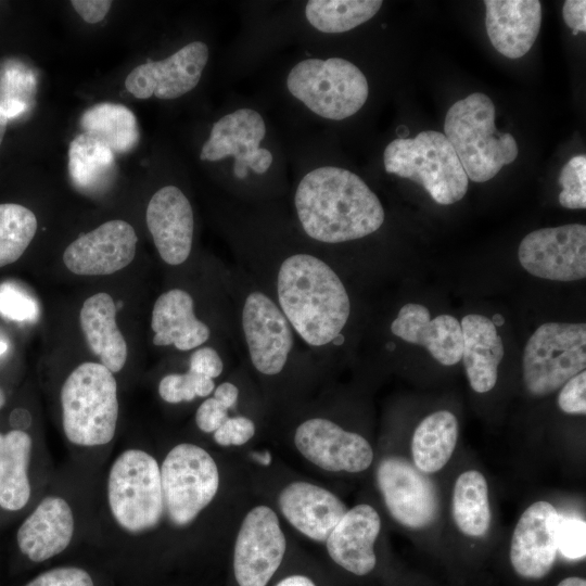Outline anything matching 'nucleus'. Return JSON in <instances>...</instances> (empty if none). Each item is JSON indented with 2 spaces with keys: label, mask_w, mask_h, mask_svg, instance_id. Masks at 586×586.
Returning <instances> with one entry per match:
<instances>
[{
  "label": "nucleus",
  "mask_w": 586,
  "mask_h": 586,
  "mask_svg": "<svg viewBox=\"0 0 586 586\" xmlns=\"http://www.w3.org/2000/svg\"><path fill=\"white\" fill-rule=\"evenodd\" d=\"M61 429L71 462L99 474L114 451L119 418L117 381L99 362H82L60 390Z\"/></svg>",
  "instance_id": "obj_3"
},
{
  "label": "nucleus",
  "mask_w": 586,
  "mask_h": 586,
  "mask_svg": "<svg viewBox=\"0 0 586 586\" xmlns=\"http://www.w3.org/2000/svg\"><path fill=\"white\" fill-rule=\"evenodd\" d=\"M116 311L112 296L99 292L84 302L79 314L90 349L112 373L124 368L128 356L126 340L116 323Z\"/></svg>",
  "instance_id": "obj_27"
},
{
  "label": "nucleus",
  "mask_w": 586,
  "mask_h": 586,
  "mask_svg": "<svg viewBox=\"0 0 586 586\" xmlns=\"http://www.w3.org/2000/svg\"><path fill=\"white\" fill-rule=\"evenodd\" d=\"M558 520V511L547 501H536L521 514L510 545V561L518 575L538 579L552 569Z\"/></svg>",
  "instance_id": "obj_18"
},
{
  "label": "nucleus",
  "mask_w": 586,
  "mask_h": 586,
  "mask_svg": "<svg viewBox=\"0 0 586 586\" xmlns=\"http://www.w3.org/2000/svg\"><path fill=\"white\" fill-rule=\"evenodd\" d=\"M294 445L304 458L330 472L358 473L373 460L372 447L364 436L323 417L302 421L294 432Z\"/></svg>",
  "instance_id": "obj_15"
},
{
  "label": "nucleus",
  "mask_w": 586,
  "mask_h": 586,
  "mask_svg": "<svg viewBox=\"0 0 586 586\" xmlns=\"http://www.w3.org/2000/svg\"><path fill=\"white\" fill-rule=\"evenodd\" d=\"M485 26L493 47L504 56L518 59L534 44L542 23L537 0H486Z\"/></svg>",
  "instance_id": "obj_23"
},
{
  "label": "nucleus",
  "mask_w": 586,
  "mask_h": 586,
  "mask_svg": "<svg viewBox=\"0 0 586 586\" xmlns=\"http://www.w3.org/2000/svg\"><path fill=\"white\" fill-rule=\"evenodd\" d=\"M137 241L130 224L110 220L74 240L65 249L63 262L75 275H112L132 262Z\"/></svg>",
  "instance_id": "obj_17"
},
{
  "label": "nucleus",
  "mask_w": 586,
  "mask_h": 586,
  "mask_svg": "<svg viewBox=\"0 0 586 586\" xmlns=\"http://www.w3.org/2000/svg\"><path fill=\"white\" fill-rule=\"evenodd\" d=\"M254 421L243 415L229 418L213 433V440L219 446H241L255 435Z\"/></svg>",
  "instance_id": "obj_39"
},
{
  "label": "nucleus",
  "mask_w": 586,
  "mask_h": 586,
  "mask_svg": "<svg viewBox=\"0 0 586 586\" xmlns=\"http://www.w3.org/2000/svg\"><path fill=\"white\" fill-rule=\"evenodd\" d=\"M521 266L532 276L552 281L586 277V227L568 224L526 234L518 250Z\"/></svg>",
  "instance_id": "obj_12"
},
{
  "label": "nucleus",
  "mask_w": 586,
  "mask_h": 586,
  "mask_svg": "<svg viewBox=\"0 0 586 586\" xmlns=\"http://www.w3.org/2000/svg\"><path fill=\"white\" fill-rule=\"evenodd\" d=\"M266 132V123L259 112L251 107L238 109L214 123L200 158L218 162L232 157V173L238 179H245L249 170L263 175L273 163L272 153L260 146Z\"/></svg>",
  "instance_id": "obj_11"
},
{
  "label": "nucleus",
  "mask_w": 586,
  "mask_h": 586,
  "mask_svg": "<svg viewBox=\"0 0 586 586\" xmlns=\"http://www.w3.org/2000/svg\"><path fill=\"white\" fill-rule=\"evenodd\" d=\"M558 406L560 409L570 415L586 413V372L582 371L578 374L566 381L559 395Z\"/></svg>",
  "instance_id": "obj_40"
},
{
  "label": "nucleus",
  "mask_w": 586,
  "mask_h": 586,
  "mask_svg": "<svg viewBox=\"0 0 586 586\" xmlns=\"http://www.w3.org/2000/svg\"><path fill=\"white\" fill-rule=\"evenodd\" d=\"M37 218L27 207L0 204V267L16 262L26 251L37 231Z\"/></svg>",
  "instance_id": "obj_33"
},
{
  "label": "nucleus",
  "mask_w": 586,
  "mask_h": 586,
  "mask_svg": "<svg viewBox=\"0 0 586 586\" xmlns=\"http://www.w3.org/2000/svg\"><path fill=\"white\" fill-rule=\"evenodd\" d=\"M562 15L565 24L574 31H586V1L566 0Z\"/></svg>",
  "instance_id": "obj_44"
},
{
  "label": "nucleus",
  "mask_w": 586,
  "mask_h": 586,
  "mask_svg": "<svg viewBox=\"0 0 586 586\" xmlns=\"http://www.w3.org/2000/svg\"><path fill=\"white\" fill-rule=\"evenodd\" d=\"M458 435V420L450 411L440 410L425 417L411 441L415 467L424 473L440 471L449 461Z\"/></svg>",
  "instance_id": "obj_28"
},
{
  "label": "nucleus",
  "mask_w": 586,
  "mask_h": 586,
  "mask_svg": "<svg viewBox=\"0 0 586 586\" xmlns=\"http://www.w3.org/2000/svg\"><path fill=\"white\" fill-rule=\"evenodd\" d=\"M215 381L190 369L183 373H168L160 382L157 392L167 404L189 403L195 398H206L215 390Z\"/></svg>",
  "instance_id": "obj_34"
},
{
  "label": "nucleus",
  "mask_w": 586,
  "mask_h": 586,
  "mask_svg": "<svg viewBox=\"0 0 586 586\" xmlns=\"http://www.w3.org/2000/svg\"><path fill=\"white\" fill-rule=\"evenodd\" d=\"M207 61V44L192 41L164 60L135 67L126 77L125 87L138 99H177L198 86Z\"/></svg>",
  "instance_id": "obj_16"
},
{
  "label": "nucleus",
  "mask_w": 586,
  "mask_h": 586,
  "mask_svg": "<svg viewBox=\"0 0 586 586\" xmlns=\"http://www.w3.org/2000/svg\"><path fill=\"white\" fill-rule=\"evenodd\" d=\"M25 586H95L91 574L84 568L62 565L47 570Z\"/></svg>",
  "instance_id": "obj_37"
},
{
  "label": "nucleus",
  "mask_w": 586,
  "mask_h": 586,
  "mask_svg": "<svg viewBox=\"0 0 586 586\" xmlns=\"http://www.w3.org/2000/svg\"><path fill=\"white\" fill-rule=\"evenodd\" d=\"M557 586H586V581L581 577H568L562 579Z\"/></svg>",
  "instance_id": "obj_48"
},
{
  "label": "nucleus",
  "mask_w": 586,
  "mask_h": 586,
  "mask_svg": "<svg viewBox=\"0 0 586 586\" xmlns=\"http://www.w3.org/2000/svg\"><path fill=\"white\" fill-rule=\"evenodd\" d=\"M269 286L296 336L317 351L344 341L352 311L345 283L320 254L292 250L271 263Z\"/></svg>",
  "instance_id": "obj_1"
},
{
  "label": "nucleus",
  "mask_w": 586,
  "mask_h": 586,
  "mask_svg": "<svg viewBox=\"0 0 586 586\" xmlns=\"http://www.w3.org/2000/svg\"><path fill=\"white\" fill-rule=\"evenodd\" d=\"M12 430L27 431L31 424L30 412L22 407L12 410L9 417Z\"/></svg>",
  "instance_id": "obj_46"
},
{
  "label": "nucleus",
  "mask_w": 586,
  "mask_h": 586,
  "mask_svg": "<svg viewBox=\"0 0 586 586\" xmlns=\"http://www.w3.org/2000/svg\"><path fill=\"white\" fill-rule=\"evenodd\" d=\"M293 205L303 233L320 245L366 238L385 219L382 203L368 184L336 166L306 173L295 188Z\"/></svg>",
  "instance_id": "obj_2"
},
{
  "label": "nucleus",
  "mask_w": 586,
  "mask_h": 586,
  "mask_svg": "<svg viewBox=\"0 0 586 586\" xmlns=\"http://www.w3.org/2000/svg\"><path fill=\"white\" fill-rule=\"evenodd\" d=\"M276 586H316L307 576L301 574L290 575L281 579Z\"/></svg>",
  "instance_id": "obj_47"
},
{
  "label": "nucleus",
  "mask_w": 586,
  "mask_h": 586,
  "mask_svg": "<svg viewBox=\"0 0 586 586\" xmlns=\"http://www.w3.org/2000/svg\"><path fill=\"white\" fill-rule=\"evenodd\" d=\"M98 476L73 462L53 472L16 531L23 556L41 563L90 537Z\"/></svg>",
  "instance_id": "obj_4"
},
{
  "label": "nucleus",
  "mask_w": 586,
  "mask_h": 586,
  "mask_svg": "<svg viewBox=\"0 0 586 586\" xmlns=\"http://www.w3.org/2000/svg\"><path fill=\"white\" fill-rule=\"evenodd\" d=\"M163 528H190L212 505L220 486L218 466L199 444L179 442L158 458Z\"/></svg>",
  "instance_id": "obj_6"
},
{
  "label": "nucleus",
  "mask_w": 586,
  "mask_h": 586,
  "mask_svg": "<svg viewBox=\"0 0 586 586\" xmlns=\"http://www.w3.org/2000/svg\"><path fill=\"white\" fill-rule=\"evenodd\" d=\"M558 182L562 188L559 203L570 209L586 207V156L572 157L561 169Z\"/></svg>",
  "instance_id": "obj_35"
},
{
  "label": "nucleus",
  "mask_w": 586,
  "mask_h": 586,
  "mask_svg": "<svg viewBox=\"0 0 586 586\" xmlns=\"http://www.w3.org/2000/svg\"><path fill=\"white\" fill-rule=\"evenodd\" d=\"M451 513L461 533L470 537L486 534L491 524L487 482L476 470L461 473L454 486Z\"/></svg>",
  "instance_id": "obj_30"
},
{
  "label": "nucleus",
  "mask_w": 586,
  "mask_h": 586,
  "mask_svg": "<svg viewBox=\"0 0 586 586\" xmlns=\"http://www.w3.org/2000/svg\"><path fill=\"white\" fill-rule=\"evenodd\" d=\"M68 170L76 187L99 191L115 177L114 152L99 138L84 132L71 143Z\"/></svg>",
  "instance_id": "obj_29"
},
{
  "label": "nucleus",
  "mask_w": 586,
  "mask_h": 586,
  "mask_svg": "<svg viewBox=\"0 0 586 586\" xmlns=\"http://www.w3.org/2000/svg\"><path fill=\"white\" fill-rule=\"evenodd\" d=\"M36 448L27 431L0 433V508L16 512L33 499L31 466Z\"/></svg>",
  "instance_id": "obj_26"
},
{
  "label": "nucleus",
  "mask_w": 586,
  "mask_h": 586,
  "mask_svg": "<svg viewBox=\"0 0 586 586\" xmlns=\"http://www.w3.org/2000/svg\"><path fill=\"white\" fill-rule=\"evenodd\" d=\"M151 328L155 345H173L181 352L193 351L211 337L209 327L195 315L192 295L179 288L157 297L152 309Z\"/></svg>",
  "instance_id": "obj_24"
},
{
  "label": "nucleus",
  "mask_w": 586,
  "mask_h": 586,
  "mask_svg": "<svg viewBox=\"0 0 586 586\" xmlns=\"http://www.w3.org/2000/svg\"><path fill=\"white\" fill-rule=\"evenodd\" d=\"M8 346L4 342L0 341V355L7 351Z\"/></svg>",
  "instance_id": "obj_52"
},
{
  "label": "nucleus",
  "mask_w": 586,
  "mask_h": 586,
  "mask_svg": "<svg viewBox=\"0 0 586 586\" xmlns=\"http://www.w3.org/2000/svg\"><path fill=\"white\" fill-rule=\"evenodd\" d=\"M558 550L563 557L576 560L586 555V523L584 520L559 514L557 527Z\"/></svg>",
  "instance_id": "obj_36"
},
{
  "label": "nucleus",
  "mask_w": 586,
  "mask_h": 586,
  "mask_svg": "<svg viewBox=\"0 0 586 586\" xmlns=\"http://www.w3.org/2000/svg\"><path fill=\"white\" fill-rule=\"evenodd\" d=\"M381 531V519L368 504L348 509L326 540L330 558L355 575L370 573L377 563L374 543Z\"/></svg>",
  "instance_id": "obj_21"
},
{
  "label": "nucleus",
  "mask_w": 586,
  "mask_h": 586,
  "mask_svg": "<svg viewBox=\"0 0 586 586\" xmlns=\"http://www.w3.org/2000/svg\"><path fill=\"white\" fill-rule=\"evenodd\" d=\"M8 125V116L5 114L4 109L0 105V145L2 143V140L4 138V133L7 130Z\"/></svg>",
  "instance_id": "obj_49"
},
{
  "label": "nucleus",
  "mask_w": 586,
  "mask_h": 586,
  "mask_svg": "<svg viewBox=\"0 0 586 586\" xmlns=\"http://www.w3.org/2000/svg\"><path fill=\"white\" fill-rule=\"evenodd\" d=\"M494 318H495V319H494L493 322H494L495 326H500V324L504 323V320H502V318H501L500 315H495Z\"/></svg>",
  "instance_id": "obj_50"
},
{
  "label": "nucleus",
  "mask_w": 586,
  "mask_h": 586,
  "mask_svg": "<svg viewBox=\"0 0 586 586\" xmlns=\"http://www.w3.org/2000/svg\"><path fill=\"white\" fill-rule=\"evenodd\" d=\"M285 84L289 92L310 112L332 120L356 114L369 94L365 74L337 56L300 61L290 69Z\"/></svg>",
  "instance_id": "obj_9"
},
{
  "label": "nucleus",
  "mask_w": 586,
  "mask_h": 586,
  "mask_svg": "<svg viewBox=\"0 0 586 586\" xmlns=\"http://www.w3.org/2000/svg\"><path fill=\"white\" fill-rule=\"evenodd\" d=\"M212 396L230 410L239 400L240 390L232 381H224L215 386Z\"/></svg>",
  "instance_id": "obj_45"
},
{
  "label": "nucleus",
  "mask_w": 586,
  "mask_h": 586,
  "mask_svg": "<svg viewBox=\"0 0 586 586\" xmlns=\"http://www.w3.org/2000/svg\"><path fill=\"white\" fill-rule=\"evenodd\" d=\"M382 3L380 0H310L305 5V17L318 31L339 34L372 18Z\"/></svg>",
  "instance_id": "obj_32"
},
{
  "label": "nucleus",
  "mask_w": 586,
  "mask_h": 586,
  "mask_svg": "<svg viewBox=\"0 0 586 586\" xmlns=\"http://www.w3.org/2000/svg\"><path fill=\"white\" fill-rule=\"evenodd\" d=\"M286 540L277 513L266 505L244 517L233 549V571L239 586H266L280 566Z\"/></svg>",
  "instance_id": "obj_13"
},
{
  "label": "nucleus",
  "mask_w": 586,
  "mask_h": 586,
  "mask_svg": "<svg viewBox=\"0 0 586 586\" xmlns=\"http://www.w3.org/2000/svg\"><path fill=\"white\" fill-rule=\"evenodd\" d=\"M71 3L79 16L91 24L101 22L112 5L107 0H74Z\"/></svg>",
  "instance_id": "obj_43"
},
{
  "label": "nucleus",
  "mask_w": 586,
  "mask_h": 586,
  "mask_svg": "<svg viewBox=\"0 0 586 586\" xmlns=\"http://www.w3.org/2000/svg\"><path fill=\"white\" fill-rule=\"evenodd\" d=\"M237 315L252 368L273 379L300 355L296 334L271 295L258 283L237 288Z\"/></svg>",
  "instance_id": "obj_8"
},
{
  "label": "nucleus",
  "mask_w": 586,
  "mask_h": 586,
  "mask_svg": "<svg viewBox=\"0 0 586 586\" xmlns=\"http://www.w3.org/2000/svg\"><path fill=\"white\" fill-rule=\"evenodd\" d=\"M586 367V324L547 322L530 336L522 357L523 382L530 394L545 396Z\"/></svg>",
  "instance_id": "obj_10"
},
{
  "label": "nucleus",
  "mask_w": 586,
  "mask_h": 586,
  "mask_svg": "<svg viewBox=\"0 0 586 586\" xmlns=\"http://www.w3.org/2000/svg\"><path fill=\"white\" fill-rule=\"evenodd\" d=\"M145 220L162 260L169 266L183 264L194 234L193 209L186 194L176 186L158 189L148 204Z\"/></svg>",
  "instance_id": "obj_19"
},
{
  "label": "nucleus",
  "mask_w": 586,
  "mask_h": 586,
  "mask_svg": "<svg viewBox=\"0 0 586 586\" xmlns=\"http://www.w3.org/2000/svg\"><path fill=\"white\" fill-rule=\"evenodd\" d=\"M495 116L491 98L473 92L454 103L445 117L444 135L474 182L492 179L519 153L513 136L496 129Z\"/></svg>",
  "instance_id": "obj_5"
},
{
  "label": "nucleus",
  "mask_w": 586,
  "mask_h": 586,
  "mask_svg": "<svg viewBox=\"0 0 586 586\" xmlns=\"http://www.w3.org/2000/svg\"><path fill=\"white\" fill-rule=\"evenodd\" d=\"M189 369L215 380L224 372V360L214 347L200 346L190 355Z\"/></svg>",
  "instance_id": "obj_42"
},
{
  "label": "nucleus",
  "mask_w": 586,
  "mask_h": 586,
  "mask_svg": "<svg viewBox=\"0 0 586 586\" xmlns=\"http://www.w3.org/2000/svg\"><path fill=\"white\" fill-rule=\"evenodd\" d=\"M391 332L405 342L425 347L444 366L456 365L461 359V326L454 316L438 315L431 319L426 307L407 303L391 322Z\"/></svg>",
  "instance_id": "obj_22"
},
{
  "label": "nucleus",
  "mask_w": 586,
  "mask_h": 586,
  "mask_svg": "<svg viewBox=\"0 0 586 586\" xmlns=\"http://www.w3.org/2000/svg\"><path fill=\"white\" fill-rule=\"evenodd\" d=\"M461 359L471 387L477 393L491 391L498 377L505 349L496 326L489 318L470 314L461 320Z\"/></svg>",
  "instance_id": "obj_25"
},
{
  "label": "nucleus",
  "mask_w": 586,
  "mask_h": 586,
  "mask_svg": "<svg viewBox=\"0 0 586 586\" xmlns=\"http://www.w3.org/2000/svg\"><path fill=\"white\" fill-rule=\"evenodd\" d=\"M388 174L421 184L438 204L449 205L467 193L469 179L444 133L426 130L415 138H397L383 153Z\"/></svg>",
  "instance_id": "obj_7"
},
{
  "label": "nucleus",
  "mask_w": 586,
  "mask_h": 586,
  "mask_svg": "<svg viewBox=\"0 0 586 586\" xmlns=\"http://www.w3.org/2000/svg\"><path fill=\"white\" fill-rule=\"evenodd\" d=\"M228 418L229 410L213 396L200 404L194 416L198 429L207 434H213Z\"/></svg>",
  "instance_id": "obj_41"
},
{
  "label": "nucleus",
  "mask_w": 586,
  "mask_h": 586,
  "mask_svg": "<svg viewBox=\"0 0 586 586\" xmlns=\"http://www.w3.org/2000/svg\"><path fill=\"white\" fill-rule=\"evenodd\" d=\"M278 506L296 531L318 543H326L348 510L335 494L305 481H295L283 487L278 496Z\"/></svg>",
  "instance_id": "obj_20"
},
{
  "label": "nucleus",
  "mask_w": 586,
  "mask_h": 586,
  "mask_svg": "<svg viewBox=\"0 0 586 586\" xmlns=\"http://www.w3.org/2000/svg\"><path fill=\"white\" fill-rule=\"evenodd\" d=\"M0 314L9 319L22 321L37 316V305L13 284L0 285Z\"/></svg>",
  "instance_id": "obj_38"
},
{
  "label": "nucleus",
  "mask_w": 586,
  "mask_h": 586,
  "mask_svg": "<svg viewBox=\"0 0 586 586\" xmlns=\"http://www.w3.org/2000/svg\"><path fill=\"white\" fill-rule=\"evenodd\" d=\"M80 123L85 132L99 138L116 153L131 151L139 140L136 116L122 104H95L82 114Z\"/></svg>",
  "instance_id": "obj_31"
},
{
  "label": "nucleus",
  "mask_w": 586,
  "mask_h": 586,
  "mask_svg": "<svg viewBox=\"0 0 586 586\" xmlns=\"http://www.w3.org/2000/svg\"><path fill=\"white\" fill-rule=\"evenodd\" d=\"M4 404H5V395L3 391L0 388V409L3 407Z\"/></svg>",
  "instance_id": "obj_51"
},
{
  "label": "nucleus",
  "mask_w": 586,
  "mask_h": 586,
  "mask_svg": "<svg viewBox=\"0 0 586 586\" xmlns=\"http://www.w3.org/2000/svg\"><path fill=\"white\" fill-rule=\"evenodd\" d=\"M377 482L392 518L411 530L430 526L438 514L432 481L402 457H386L377 469Z\"/></svg>",
  "instance_id": "obj_14"
}]
</instances>
